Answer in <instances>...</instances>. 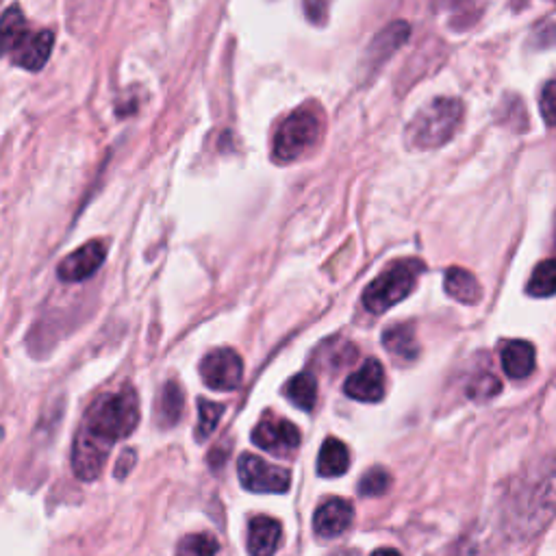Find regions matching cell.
<instances>
[{"instance_id":"6da1fadb","label":"cell","mask_w":556,"mask_h":556,"mask_svg":"<svg viewBox=\"0 0 556 556\" xmlns=\"http://www.w3.org/2000/svg\"><path fill=\"white\" fill-rule=\"evenodd\" d=\"M556 517V452L541 459L513 487L504 524L513 539H535Z\"/></svg>"},{"instance_id":"7a4b0ae2","label":"cell","mask_w":556,"mask_h":556,"mask_svg":"<svg viewBox=\"0 0 556 556\" xmlns=\"http://www.w3.org/2000/svg\"><path fill=\"white\" fill-rule=\"evenodd\" d=\"M139 424V402L131 385L98 398L87 411L79 433L111 452L113 444L129 437Z\"/></svg>"},{"instance_id":"3957f363","label":"cell","mask_w":556,"mask_h":556,"mask_svg":"<svg viewBox=\"0 0 556 556\" xmlns=\"http://www.w3.org/2000/svg\"><path fill=\"white\" fill-rule=\"evenodd\" d=\"M463 103L459 98H435L407 126V144L415 150H433L448 144L463 122Z\"/></svg>"},{"instance_id":"277c9868","label":"cell","mask_w":556,"mask_h":556,"mask_svg":"<svg viewBox=\"0 0 556 556\" xmlns=\"http://www.w3.org/2000/svg\"><path fill=\"white\" fill-rule=\"evenodd\" d=\"M0 29H3L5 53H9L20 68L37 72L46 66L55 44L53 31H29V24L18 5H11L5 11Z\"/></svg>"},{"instance_id":"5b68a950","label":"cell","mask_w":556,"mask_h":556,"mask_svg":"<svg viewBox=\"0 0 556 556\" xmlns=\"http://www.w3.org/2000/svg\"><path fill=\"white\" fill-rule=\"evenodd\" d=\"M324 131V116L318 105H305L292 116H287L278 126L272 157L278 163H292L296 159L307 157L315 144L320 142Z\"/></svg>"},{"instance_id":"8992f818","label":"cell","mask_w":556,"mask_h":556,"mask_svg":"<svg viewBox=\"0 0 556 556\" xmlns=\"http://www.w3.org/2000/svg\"><path fill=\"white\" fill-rule=\"evenodd\" d=\"M424 270L426 265L420 259H402L391 263L383 274H378L374 281L365 287L363 292L365 309L378 315L398 305V302H402L413 292L417 285V276H420Z\"/></svg>"},{"instance_id":"52a82bcc","label":"cell","mask_w":556,"mask_h":556,"mask_svg":"<svg viewBox=\"0 0 556 556\" xmlns=\"http://www.w3.org/2000/svg\"><path fill=\"white\" fill-rule=\"evenodd\" d=\"M239 480L255 494H285L292 485V474L283 467L263 461L257 454H242L237 461Z\"/></svg>"},{"instance_id":"ba28073f","label":"cell","mask_w":556,"mask_h":556,"mask_svg":"<svg viewBox=\"0 0 556 556\" xmlns=\"http://www.w3.org/2000/svg\"><path fill=\"white\" fill-rule=\"evenodd\" d=\"M200 376L211 389L233 391L242 385L244 361L235 350L218 348L200 361Z\"/></svg>"},{"instance_id":"9c48e42d","label":"cell","mask_w":556,"mask_h":556,"mask_svg":"<svg viewBox=\"0 0 556 556\" xmlns=\"http://www.w3.org/2000/svg\"><path fill=\"white\" fill-rule=\"evenodd\" d=\"M252 444L276 457H289L300 448V431L285 417L268 415L252 431Z\"/></svg>"},{"instance_id":"30bf717a","label":"cell","mask_w":556,"mask_h":556,"mask_svg":"<svg viewBox=\"0 0 556 556\" xmlns=\"http://www.w3.org/2000/svg\"><path fill=\"white\" fill-rule=\"evenodd\" d=\"M105 257H107V246L94 239V242L77 248L72 255L63 259L59 263L57 274L63 283H81L103 265Z\"/></svg>"},{"instance_id":"8fae6325","label":"cell","mask_w":556,"mask_h":556,"mask_svg":"<svg viewBox=\"0 0 556 556\" xmlns=\"http://www.w3.org/2000/svg\"><path fill=\"white\" fill-rule=\"evenodd\" d=\"M346 396L359 402H378L385 396V372L378 359H368L357 372L348 376Z\"/></svg>"},{"instance_id":"7c38bea8","label":"cell","mask_w":556,"mask_h":556,"mask_svg":"<svg viewBox=\"0 0 556 556\" xmlns=\"http://www.w3.org/2000/svg\"><path fill=\"white\" fill-rule=\"evenodd\" d=\"M355 520V507L344 498H331L322 502L313 515L315 533L324 539H335L346 533Z\"/></svg>"},{"instance_id":"4fadbf2b","label":"cell","mask_w":556,"mask_h":556,"mask_svg":"<svg viewBox=\"0 0 556 556\" xmlns=\"http://www.w3.org/2000/svg\"><path fill=\"white\" fill-rule=\"evenodd\" d=\"M500 361H502V370L513 381H524L530 374L535 372L537 365V352L535 346L530 341L524 339H513L507 341L500 350Z\"/></svg>"},{"instance_id":"5bb4252c","label":"cell","mask_w":556,"mask_h":556,"mask_svg":"<svg viewBox=\"0 0 556 556\" xmlns=\"http://www.w3.org/2000/svg\"><path fill=\"white\" fill-rule=\"evenodd\" d=\"M283 528L274 517L259 515L248 526V552L250 556H274L281 543Z\"/></svg>"},{"instance_id":"9a60e30c","label":"cell","mask_w":556,"mask_h":556,"mask_svg":"<svg viewBox=\"0 0 556 556\" xmlns=\"http://www.w3.org/2000/svg\"><path fill=\"white\" fill-rule=\"evenodd\" d=\"M444 289L450 298H454L461 305H476L483 296V287H480L478 278L465 268H448L444 274Z\"/></svg>"},{"instance_id":"2e32d148","label":"cell","mask_w":556,"mask_h":556,"mask_svg":"<svg viewBox=\"0 0 556 556\" xmlns=\"http://www.w3.org/2000/svg\"><path fill=\"white\" fill-rule=\"evenodd\" d=\"M383 346L387 352L398 361H415L420 355V346H417L415 331L411 324H396L389 326L383 335Z\"/></svg>"},{"instance_id":"e0dca14e","label":"cell","mask_w":556,"mask_h":556,"mask_svg":"<svg viewBox=\"0 0 556 556\" xmlns=\"http://www.w3.org/2000/svg\"><path fill=\"white\" fill-rule=\"evenodd\" d=\"M350 467V452L346 448L344 441H339L337 437H328L318 457V474L324 478H337L341 474H346Z\"/></svg>"},{"instance_id":"ac0fdd59","label":"cell","mask_w":556,"mask_h":556,"mask_svg":"<svg viewBox=\"0 0 556 556\" xmlns=\"http://www.w3.org/2000/svg\"><path fill=\"white\" fill-rule=\"evenodd\" d=\"M409 37V24L407 22H391L385 31L378 33L376 40L370 46V59H374V66L387 61L394 50H398Z\"/></svg>"},{"instance_id":"d6986e66","label":"cell","mask_w":556,"mask_h":556,"mask_svg":"<svg viewBox=\"0 0 556 556\" xmlns=\"http://www.w3.org/2000/svg\"><path fill=\"white\" fill-rule=\"evenodd\" d=\"M285 396L294 407L302 411H313L315 402H318V381L309 372H300L294 378H289L285 385Z\"/></svg>"},{"instance_id":"ffe728a7","label":"cell","mask_w":556,"mask_h":556,"mask_svg":"<svg viewBox=\"0 0 556 556\" xmlns=\"http://www.w3.org/2000/svg\"><path fill=\"white\" fill-rule=\"evenodd\" d=\"M183 407H185V394L181 385L176 381H168L161 391V400H159V424L163 428L174 426L181 420Z\"/></svg>"},{"instance_id":"44dd1931","label":"cell","mask_w":556,"mask_h":556,"mask_svg":"<svg viewBox=\"0 0 556 556\" xmlns=\"http://www.w3.org/2000/svg\"><path fill=\"white\" fill-rule=\"evenodd\" d=\"M526 294L533 298L556 296V259L541 261L533 270V276L526 285Z\"/></svg>"},{"instance_id":"7402d4cb","label":"cell","mask_w":556,"mask_h":556,"mask_svg":"<svg viewBox=\"0 0 556 556\" xmlns=\"http://www.w3.org/2000/svg\"><path fill=\"white\" fill-rule=\"evenodd\" d=\"M224 404L220 402H211L205 398H198V428H196V439L198 441H207L216 426L220 424V417L224 413Z\"/></svg>"},{"instance_id":"603a6c76","label":"cell","mask_w":556,"mask_h":556,"mask_svg":"<svg viewBox=\"0 0 556 556\" xmlns=\"http://www.w3.org/2000/svg\"><path fill=\"white\" fill-rule=\"evenodd\" d=\"M220 543L209 533H196L181 539L176 556H218Z\"/></svg>"},{"instance_id":"cb8c5ba5","label":"cell","mask_w":556,"mask_h":556,"mask_svg":"<svg viewBox=\"0 0 556 556\" xmlns=\"http://www.w3.org/2000/svg\"><path fill=\"white\" fill-rule=\"evenodd\" d=\"M391 487V476L383 467H372L368 474H363L359 480V494L365 498H378L387 494V489Z\"/></svg>"},{"instance_id":"d4e9b609","label":"cell","mask_w":556,"mask_h":556,"mask_svg":"<svg viewBox=\"0 0 556 556\" xmlns=\"http://www.w3.org/2000/svg\"><path fill=\"white\" fill-rule=\"evenodd\" d=\"M500 389H502V385L498 381V376L485 372V374H478L470 383V387H467V396L476 402H485V400L498 396Z\"/></svg>"},{"instance_id":"484cf974","label":"cell","mask_w":556,"mask_h":556,"mask_svg":"<svg viewBox=\"0 0 556 556\" xmlns=\"http://www.w3.org/2000/svg\"><path fill=\"white\" fill-rule=\"evenodd\" d=\"M539 111L548 126H556V79L543 85L539 96Z\"/></svg>"},{"instance_id":"4316f807","label":"cell","mask_w":556,"mask_h":556,"mask_svg":"<svg viewBox=\"0 0 556 556\" xmlns=\"http://www.w3.org/2000/svg\"><path fill=\"white\" fill-rule=\"evenodd\" d=\"M133 465H135V450H124L118 465H116V478H124L131 472Z\"/></svg>"},{"instance_id":"83f0119b","label":"cell","mask_w":556,"mask_h":556,"mask_svg":"<svg viewBox=\"0 0 556 556\" xmlns=\"http://www.w3.org/2000/svg\"><path fill=\"white\" fill-rule=\"evenodd\" d=\"M305 11H307V18L315 24H322V20L326 18V5L324 3H305Z\"/></svg>"},{"instance_id":"f1b7e54d","label":"cell","mask_w":556,"mask_h":556,"mask_svg":"<svg viewBox=\"0 0 556 556\" xmlns=\"http://www.w3.org/2000/svg\"><path fill=\"white\" fill-rule=\"evenodd\" d=\"M372 556H400V552L391 550V548H381V550H376Z\"/></svg>"},{"instance_id":"f546056e","label":"cell","mask_w":556,"mask_h":556,"mask_svg":"<svg viewBox=\"0 0 556 556\" xmlns=\"http://www.w3.org/2000/svg\"><path fill=\"white\" fill-rule=\"evenodd\" d=\"M554 239H556V216H554Z\"/></svg>"}]
</instances>
